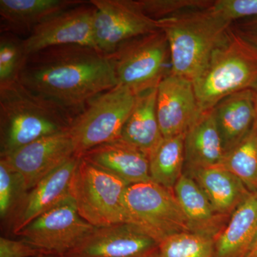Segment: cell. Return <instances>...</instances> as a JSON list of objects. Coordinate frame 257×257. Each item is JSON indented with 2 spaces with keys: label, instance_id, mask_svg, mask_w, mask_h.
<instances>
[{
  "label": "cell",
  "instance_id": "6da1fadb",
  "mask_svg": "<svg viewBox=\"0 0 257 257\" xmlns=\"http://www.w3.org/2000/svg\"><path fill=\"white\" fill-rule=\"evenodd\" d=\"M18 80L74 118L118 84L110 59L94 47L61 45L25 56Z\"/></svg>",
  "mask_w": 257,
  "mask_h": 257
},
{
  "label": "cell",
  "instance_id": "7a4b0ae2",
  "mask_svg": "<svg viewBox=\"0 0 257 257\" xmlns=\"http://www.w3.org/2000/svg\"><path fill=\"white\" fill-rule=\"evenodd\" d=\"M72 116L20 81L0 86L1 157L45 137L68 131Z\"/></svg>",
  "mask_w": 257,
  "mask_h": 257
},
{
  "label": "cell",
  "instance_id": "3957f363",
  "mask_svg": "<svg viewBox=\"0 0 257 257\" xmlns=\"http://www.w3.org/2000/svg\"><path fill=\"white\" fill-rule=\"evenodd\" d=\"M257 84V47L230 28L200 74L193 81L199 111Z\"/></svg>",
  "mask_w": 257,
  "mask_h": 257
},
{
  "label": "cell",
  "instance_id": "277c9868",
  "mask_svg": "<svg viewBox=\"0 0 257 257\" xmlns=\"http://www.w3.org/2000/svg\"><path fill=\"white\" fill-rule=\"evenodd\" d=\"M158 22L170 46V72L192 82L231 25L207 8L184 12Z\"/></svg>",
  "mask_w": 257,
  "mask_h": 257
},
{
  "label": "cell",
  "instance_id": "5b68a950",
  "mask_svg": "<svg viewBox=\"0 0 257 257\" xmlns=\"http://www.w3.org/2000/svg\"><path fill=\"white\" fill-rule=\"evenodd\" d=\"M138 94L121 84L96 96L74 116L68 133L74 156L121 138V132L131 114Z\"/></svg>",
  "mask_w": 257,
  "mask_h": 257
},
{
  "label": "cell",
  "instance_id": "8992f818",
  "mask_svg": "<svg viewBox=\"0 0 257 257\" xmlns=\"http://www.w3.org/2000/svg\"><path fill=\"white\" fill-rule=\"evenodd\" d=\"M128 184L80 158L70 187L79 215L95 227L128 224L124 197Z\"/></svg>",
  "mask_w": 257,
  "mask_h": 257
},
{
  "label": "cell",
  "instance_id": "52a82bcc",
  "mask_svg": "<svg viewBox=\"0 0 257 257\" xmlns=\"http://www.w3.org/2000/svg\"><path fill=\"white\" fill-rule=\"evenodd\" d=\"M118 84L136 94L158 87L167 74L170 46L162 30L135 37L120 45L108 55Z\"/></svg>",
  "mask_w": 257,
  "mask_h": 257
},
{
  "label": "cell",
  "instance_id": "ba28073f",
  "mask_svg": "<svg viewBox=\"0 0 257 257\" xmlns=\"http://www.w3.org/2000/svg\"><path fill=\"white\" fill-rule=\"evenodd\" d=\"M124 204L128 224L159 243L170 235L190 231L175 192L153 181L128 186Z\"/></svg>",
  "mask_w": 257,
  "mask_h": 257
},
{
  "label": "cell",
  "instance_id": "9c48e42d",
  "mask_svg": "<svg viewBox=\"0 0 257 257\" xmlns=\"http://www.w3.org/2000/svg\"><path fill=\"white\" fill-rule=\"evenodd\" d=\"M95 228L79 215L70 197L34 219L16 235L41 253L64 257Z\"/></svg>",
  "mask_w": 257,
  "mask_h": 257
},
{
  "label": "cell",
  "instance_id": "30bf717a",
  "mask_svg": "<svg viewBox=\"0 0 257 257\" xmlns=\"http://www.w3.org/2000/svg\"><path fill=\"white\" fill-rule=\"evenodd\" d=\"M95 8L94 41L96 50L110 55L121 44L160 30L158 20L147 16L133 0H91Z\"/></svg>",
  "mask_w": 257,
  "mask_h": 257
},
{
  "label": "cell",
  "instance_id": "8fae6325",
  "mask_svg": "<svg viewBox=\"0 0 257 257\" xmlns=\"http://www.w3.org/2000/svg\"><path fill=\"white\" fill-rule=\"evenodd\" d=\"M95 8L90 2L47 19L24 40L25 56L48 47L76 45L94 47Z\"/></svg>",
  "mask_w": 257,
  "mask_h": 257
},
{
  "label": "cell",
  "instance_id": "7c38bea8",
  "mask_svg": "<svg viewBox=\"0 0 257 257\" xmlns=\"http://www.w3.org/2000/svg\"><path fill=\"white\" fill-rule=\"evenodd\" d=\"M74 156L73 143L66 131L37 140L1 160L23 177L30 191Z\"/></svg>",
  "mask_w": 257,
  "mask_h": 257
},
{
  "label": "cell",
  "instance_id": "4fadbf2b",
  "mask_svg": "<svg viewBox=\"0 0 257 257\" xmlns=\"http://www.w3.org/2000/svg\"><path fill=\"white\" fill-rule=\"evenodd\" d=\"M159 242L131 224L96 227L64 257H155Z\"/></svg>",
  "mask_w": 257,
  "mask_h": 257
},
{
  "label": "cell",
  "instance_id": "5bb4252c",
  "mask_svg": "<svg viewBox=\"0 0 257 257\" xmlns=\"http://www.w3.org/2000/svg\"><path fill=\"white\" fill-rule=\"evenodd\" d=\"M192 81L170 72L157 87V115L164 138L185 134L199 114Z\"/></svg>",
  "mask_w": 257,
  "mask_h": 257
},
{
  "label": "cell",
  "instance_id": "9a60e30c",
  "mask_svg": "<svg viewBox=\"0 0 257 257\" xmlns=\"http://www.w3.org/2000/svg\"><path fill=\"white\" fill-rule=\"evenodd\" d=\"M79 160V157H72L29 191L12 218L15 234L38 216L71 197V183Z\"/></svg>",
  "mask_w": 257,
  "mask_h": 257
},
{
  "label": "cell",
  "instance_id": "2e32d148",
  "mask_svg": "<svg viewBox=\"0 0 257 257\" xmlns=\"http://www.w3.org/2000/svg\"><path fill=\"white\" fill-rule=\"evenodd\" d=\"M79 158L118 177L128 185L152 181L148 157L121 138L94 147Z\"/></svg>",
  "mask_w": 257,
  "mask_h": 257
},
{
  "label": "cell",
  "instance_id": "e0dca14e",
  "mask_svg": "<svg viewBox=\"0 0 257 257\" xmlns=\"http://www.w3.org/2000/svg\"><path fill=\"white\" fill-rule=\"evenodd\" d=\"M225 155L214 109L202 111L184 139V166L188 172L220 165Z\"/></svg>",
  "mask_w": 257,
  "mask_h": 257
},
{
  "label": "cell",
  "instance_id": "ac0fdd59",
  "mask_svg": "<svg viewBox=\"0 0 257 257\" xmlns=\"http://www.w3.org/2000/svg\"><path fill=\"white\" fill-rule=\"evenodd\" d=\"M256 238L257 193H251L214 238L215 257H246Z\"/></svg>",
  "mask_w": 257,
  "mask_h": 257
},
{
  "label": "cell",
  "instance_id": "d6986e66",
  "mask_svg": "<svg viewBox=\"0 0 257 257\" xmlns=\"http://www.w3.org/2000/svg\"><path fill=\"white\" fill-rule=\"evenodd\" d=\"M213 109L226 153L236 146L254 125L252 89L226 96Z\"/></svg>",
  "mask_w": 257,
  "mask_h": 257
},
{
  "label": "cell",
  "instance_id": "ffe728a7",
  "mask_svg": "<svg viewBox=\"0 0 257 257\" xmlns=\"http://www.w3.org/2000/svg\"><path fill=\"white\" fill-rule=\"evenodd\" d=\"M157 87L138 94L135 107L121 135V139L136 147L148 159L164 139L157 119Z\"/></svg>",
  "mask_w": 257,
  "mask_h": 257
},
{
  "label": "cell",
  "instance_id": "44dd1931",
  "mask_svg": "<svg viewBox=\"0 0 257 257\" xmlns=\"http://www.w3.org/2000/svg\"><path fill=\"white\" fill-rule=\"evenodd\" d=\"M84 3L82 0H0L4 32L30 35L47 19Z\"/></svg>",
  "mask_w": 257,
  "mask_h": 257
},
{
  "label": "cell",
  "instance_id": "7402d4cb",
  "mask_svg": "<svg viewBox=\"0 0 257 257\" xmlns=\"http://www.w3.org/2000/svg\"><path fill=\"white\" fill-rule=\"evenodd\" d=\"M187 175L195 180L214 210L222 216L232 214L251 194L237 177L220 166L190 171Z\"/></svg>",
  "mask_w": 257,
  "mask_h": 257
},
{
  "label": "cell",
  "instance_id": "603a6c76",
  "mask_svg": "<svg viewBox=\"0 0 257 257\" xmlns=\"http://www.w3.org/2000/svg\"><path fill=\"white\" fill-rule=\"evenodd\" d=\"M174 192L190 231L215 238L222 229L224 216L216 212L195 180L183 174L176 184Z\"/></svg>",
  "mask_w": 257,
  "mask_h": 257
},
{
  "label": "cell",
  "instance_id": "cb8c5ba5",
  "mask_svg": "<svg viewBox=\"0 0 257 257\" xmlns=\"http://www.w3.org/2000/svg\"><path fill=\"white\" fill-rule=\"evenodd\" d=\"M185 135L164 138L149 158L152 180L173 192L176 184L183 175Z\"/></svg>",
  "mask_w": 257,
  "mask_h": 257
},
{
  "label": "cell",
  "instance_id": "d4e9b609",
  "mask_svg": "<svg viewBox=\"0 0 257 257\" xmlns=\"http://www.w3.org/2000/svg\"><path fill=\"white\" fill-rule=\"evenodd\" d=\"M241 181L251 193H257V130L253 126L236 146L225 153L220 165Z\"/></svg>",
  "mask_w": 257,
  "mask_h": 257
},
{
  "label": "cell",
  "instance_id": "484cf974",
  "mask_svg": "<svg viewBox=\"0 0 257 257\" xmlns=\"http://www.w3.org/2000/svg\"><path fill=\"white\" fill-rule=\"evenodd\" d=\"M155 257H215L214 238L192 231L176 233L159 243Z\"/></svg>",
  "mask_w": 257,
  "mask_h": 257
},
{
  "label": "cell",
  "instance_id": "4316f807",
  "mask_svg": "<svg viewBox=\"0 0 257 257\" xmlns=\"http://www.w3.org/2000/svg\"><path fill=\"white\" fill-rule=\"evenodd\" d=\"M29 191L23 177L0 160V216L13 218Z\"/></svg>",
  "mask_w": 257,
  "mask_h": 257
},
{
  "label": "cell",
  "instance_id": "83f0119b",
  "mask_svg": "<svg viewBox=\"0 0 257 257\" xmlns=\"http://www.w3.org/2000/svg\"><path fill=\"white\" fill-rule=\"evenodd\" d=\"M25 57L24 40L4 32L0 39V86L18 80Z\"/></svg>",
  "mask_w": 257,
  "mask_h": 257
},
{
  "label": "cell",
  "instance_id": "f1b7e54d",
  "mask_svg": "<svg viewBox=\"0 0 257 257\" xmlns=\"http://www.w3.org/2000/svg\"><path fill=\"white\" fill-rule=\"evenodd\" d=\"M144 13L154 20L170 18L189 10L207 8L212 1L205 0H138Z\"/></svg>",
  "mask_w": 257,
  "mask_h": 257
},
{
  "label": "cell",
  "instance_id": "f546056e",
  "mask_svg": "<svg viewBox=\"0 0 257 257\" xmlns=\"http://www.w3.org/2000/svg\"><path fill=\"white\" fill-rule=\"evenodd\" d=\"M210 13L226 23L257 17V0H216L207 8Z\"/></svg>",
  "mask_w": 257,
  "mask_h": 257
},
{
  "label": "cell",
  "instance_id": "4dcf8cb0",
  "mask_svg": "<svg viewBox=\"0 0 257 257\" xmlns=\"http://www.w3.org/2000/svg\"><path fill=\"white\" fill-rule=\"evenodd\" d=\"M42 253L23 240L0 238V257H36Z\"/></svg>",
  "mask_w": 257,
  "mask_h": 257
},
{
  "label": "cell",
  "instance_id": "1f68e13d",
  "mask_svg": "<svg viewBox=\"0 0 257 257\" xmlns=\"http://www.w3.org/2000/svg\"><path fill=\"white\" fill-rule=\"evenodd\" d=\"M231 28L245 40L257 47V17L235 22L231 24Z\"/></svg>",
  "mask_w": 257,
  "mask_h": 257
},
{
  "label": "cell",
  "instance_id": "d6a6232c",
  "mask_svg": "<svg viewBox=\"0 0 257 257\" xmlns=\"http://www.w3.org/2000/svg\"><path fill=\"white\" fill-rule=\"evenodd\" d=\"M253 92V101H254V111H255V121L254 125L255 128L257 130V84L252 89Z\"/></svg>",
  "mask_w": 257,
  "mask_h": 257
},
{
  "label": "cell",
  "instance_id": "836d02e7",
  "mask_svg": "<svg viewBox=\"0 0 257 257\" xmlns=\"http://www.w3.org/2000/svg\"><path fill=\"white\" fill-rule=\"evenodd\" d=\"M246 257H257V238L251 248H250L249 251H248Z\"/></svg>",
  "mask_w": 257,
  "mask_h": 257
},
{
  "label": "cell",
  "instance_id": "e575fe53",
  "mask_svg": "<svg viewBox=\"0 0 257 257\" xmlns=\"http://www.w3.org/2000/svg\"><path fill=\"white\" fill-rule=\"evenodd\" d=\"M36 257H61L59 256H57V255L55 254H51V253H42L40 254H39L38 256Z\"/></svg>",
  "mask_w": 257,
  "mask_h": 257
}]
</instances>
